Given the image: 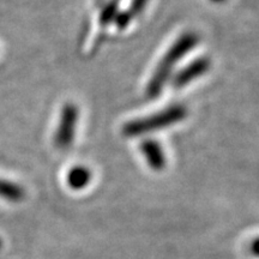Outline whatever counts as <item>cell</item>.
Returning <instances> with one entry per match:
<instances>
[{"instance_id": "6da1fadb", "label": "cell", "mask_w": 259, "mask_h": 259, "mask_svg": "<svg viewBox=\"0 0 259 259\" xmlns=\"http://www.w3.org/2000/svg\"><path fill=\"white\" fill-rule=\"evenodd\" d=\"M198 44V36L193 32H186L181 35L174 45L166 52L160 63L157 64L156 70L153 73L147 87V95L150 99H155L160 95L162 89L164 88V84L170 78V74L173 72L177 64L190 53Z\"/></svg>"}, {"instance_id": "7a4b0ae2", "label": "cell", "mask_w": 259, "mask_h": 259, "mask_svg": "<svg viewBox=\"0 0 259 259\" xmlns=\"http://www.w3.org/2000/svg\"><path fill=\"white\" fill-rule=\"evenodd\" d=\"M186 115L187 111L184 106H169L155 114L128 121L122 127V134L126 137H139V136L158 131V130L170 127L177 122L184 120Z\"/></svg>"}, {"instance_id": "3957f363", "label": "cell", "mask_w": 259, "mask_h": 259, "mask_svg": "<svg viewBox=\"0 0 259 259\" xmlns=\"http://www.w3.org/2000/svg\"><path fill=\"white\" fill-rule=\"evenodd\" d=\"M79 118V111L73 103H66L61 109L60 120L54 135V144L60 150L70 148L74 139L77 122Z\"/></svg>"}, {"instance_id": "277c9868", "label": "cell", "mask_w": 259, "mask_h": 259, "mask_svg": "<svg viewBox=\"0 0 259 259\" xmlns=\"http://www.w3.org/2000/svg\"><path fill=\"white\" fill-rule=\"evenodd\" d=\"M210 69V60L208 58H198V59L193 60L192 63H190L185 69L179 71L176 74L173 79V85L177 89H181L184 87L190 84L193 80L199 78L200 76H203L204 73L208 72Z\"/></svg>"}, {"instance_id": "5b68a950", "label": "cell", "mask_w": 259, "mask_h": 259, "mask_svg": "<svg viewBox=\"0 0 259 259\" xmlns=\"http://www.w3.org/2000/svg\"><path fill=\"white\" fill-rule=\"evenodd\" d=\"M141 151L151 169L161 170L166 167V155L157 141H154V139L144 141L141 144Z\"/></svg>"}, {"instance_id": "8992f818", "label": "cell", "mask_w": 259, "mask_h": 259, "mask_svg": "<svg viewBox=\"0 0 259 259\" xmlns=\"http://www.w3.org/2000/svg\"><path fill=\"white\" fill-rule=\"evenodd\" d=\"M90 180H92V173L88 168L83 166L73 167L67 176V184L73 190L84 189L89 185Z\"/></svg>"}, {"instance_id": "52a82bcc", "label": "cell", "mask_w": 259, "mask_h": 259, "mask_svg": "<svg viewBox=\"0 0 259 259\" xmlns=\"http://www.w3.org/2000/svg\"><path fill=\"white\" fill-rule=\"evenodd\" d=\"M0 197L10 202H21L24 198V190L11 181L0 179Z\"/></svg>"}, {"instance_id": "ba28073f", "label": "cell", "mask_w": 259, "mask_h": 259, "mask_svg": "<svg viewBox=\"0 0 259 259\" xmlns=\"http://www.w3.org/2000/svg\"><path fill=\"white\" fill-rule=\"evenodd\" d=\"M148 2L149 0H132L128 9L126 10L125 12H122V14L118 17V19H116V23H118L119 27L125 28L136 16H138L142 11H143L145 5L148 4Z\"/></svg>"}, {"instance_id": "9c48e42d", "label": "cell", "mask_w": 259, "mask_h": 259, "mask_svg": "<svg viewBox=\"0 0 259 259\" xmlns=\"http://www.w3.org/2000/svg\"><path fill=\"white\" fill-rule=\"evenodd\" d=\"M118 4H119V0H112V2L106 6L105 10H103L101 14V23L103 25L109 24L113 19L115 18L116 10H118Z\"/></svg>"}, {"instance_id": "30bf717a", "label": "cell", "mask_w": 259, "mask_h": 259, "mask_svg": "<svg viewBox=\"0 0 259 259\" xmlns=\"http://www.w3.org/2000/svg\"><path fill=\"white\" fill-rule=\"evenodd\" d=\"M252 251H253L254 255H257V253H258V240H257V239H255V240L253 241V246H252Z\"/></svg>"}, {"instance_id": "8fae6325", "label": "cell", "mask_w": 259, "mask_h": 259, "mask_svg": "<svg viewBox=\"0 0 259 259\" xmlns=\"http://www.w3.org/2000/svg\"><path fill=\"white\" fill-rule=\"evenodd\" d=\"M212 2H215V3H221V2H223V0H212Z\"/></svg>"}, {"instance_id": "7c38bea8", "label": "cell", "mask_w": 259, "mask_h": 259, "mask_svg": "<svg viewBox=\"0 0 259 259\" xmlns=\"http://www.w3.org/2000/svg\"><path fill=\"white\" fill-rule=\"evenodd\" d=\"M2 246H3V241H2V239H0V248H2Z\"/></svg>"}]
</instances>
